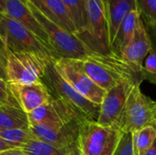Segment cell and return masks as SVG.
<instances>
[{
    "label": "cell",
    "instance_id": "obj_1",
    "mask_svg": "<svg viewBox=\"0 0 156 155\" xmlns=\"http://www.w3.org/2000/svg\"><path fill=\"white\" fill-rule=\"evenodd\" d=\"M78 67L104 90L122 82L142 84L141 70L137 69L119 55L93 53L80 59H74Z\"/></svg>",
    "mask_w": 156,
    "mask_h": 155
},
{
    "label": "cell",
    "instance_id": "obj_2",
    "mask_svg": "<svg viewBox=\"0 0 156 155\" xmlns=\"http://www.w3.org/2000/svg\"><path fill=\"white\" fill-rule=\"evenodd\" d=\"M26 2L48 35L49 47L56 55L57 58H61L68 59H80L96 53L92 51L75 34L66 31L44 16L31 3V1L26 0Z\"/></svg>",
    "mask_w": 156,
    "mask_h": 155
},
{
    "label": "cell",
    "instance_id": "obj_3",
    "mask_svg": "<svg viewBox=\"0 0 156 155\" xmlns=\"http://www.w3.org/2000/svg\"><path fill=\"white\" fill-rule=\"evenodd\" d=\"M0 44L6 52H33L57 58L51 48L27 27L7 16H0Z\"/></svg>",
    "mask_w": 156,
    "mask_h": 155
},
{
    "label": "cell",
    "instance_id": "obj_4",
    "mask_svg": "<svg viewBox=\"0 0 156 155\" xmlns=\"http://www.w3.org/2000/svg\"><path fill=\"white\" fill-rule=\"evenodd\" d=\"M52 59L55 58L33 52H6L7 81L14 84H32L41 81Z\"/></svg>",
    "mask_w": 156,
    "mask_h": 155
},
{
    "label": "cell",
    "instance_id": "obj_5",
    "mask_svg": "<svg viewBox=\"0 0 156 155\" xmlns=\"http://www.w3.org/2000/svg\"><path fill=\"white\" fill-rule=\"evenodd\" d=\"M85 10V27L76 36L92 51L100 54L110 53L108 24L103 0H86Z\"/></svg>",
    "mask_w": 156,
    "mask_h": 155
},
{
    "label": "cell",
    "instance_id": "obj_6",
    "mask_svg": "<svg viewBox=\"0 0 156 155\" xmlns=\"http://www.w3.org/2000/svg\"><path fill=\"white\" fill-rule=\"evenodd\" d=\"M43 79L45 84L60 100L66 102L80 116L97 122L100 105H97L75 90L55 69L53 59L48 63Z\"/></svg>",
    "mask_w": 156,
    "mask_h": 155
},
{
    "label": "cell",
    "instance_id": "obj_7",
    "mask_svg": "<svg viewBox=\"0 0 156 155\" xmlns=\"http://www.w3.org/2000/svg\"><path fill=\"white\" fill-rule=\"evenodd\" d=\"M141 84H133L129 91L122 132H134L151 126L156 118L155 101L141 90Z\"/></svg>",
    "mask_w": 156,
    "mask_h": 155
},
{
    "label": "cell",
    "instance_id": "obj_8",
    "mask_svg": "<svg viewBox=\"0 0 156 155\" xmlns=\"http://www.w3.org/2000/svg\"><path fill=\"white\" fill-rule=\"evenodd\" d=\"M133 84L122 82L106 91L100 105V112L97 122L107 128L122 131L124 124L125 108L128 94Z\"/></svg>",
    "mask_w": 156,
    "mask_h": 155
},
{
    "label": "cell",
    "instance_id": "obj_9",
    "mask_svg": "<svg viewBox=\"0 0 156 155\" xmlns=\"http://www.w3.org/2000/svg\"><path fill=\"white\" fill-rule=\"evenodd\" d=\"M53 66L56 71L80 95L97 105L101 104L106 90L92 81L78 67L74 59L55 58L53 59Z\"/></svg>",
    "mask_w": 156,
    "mask_h": 155
},
{
    "label": "cell",
    "instance_id": "obj_10",
    "mask_svg": "<svg viewBox=\"0 0 156 155\" xmlns=\"http://www.w3.org/2000/svg\"><path fill=\"white\" fill-rule=\"evenodd\" d=\"M118 132L103 127L95 121L84 119L80 122L74 149L78 155H101L112 137Z\"/></svg>",
    "mask_w": 156,
    "mask_h": 155
},
{
    "label": "cell",
    "instance_id": "obj_11",
    "mask_svg": "<svg viewBox=\"0 0 156 155\" xmlns=\"http://www.w3.org/2000/svg\"><path fill=\"white\" fill-rule=\"evenodd\" d=\"M73 120L69 122H46L29 126L36 139L49 143L58 149L70 150L76 143L80 122Z\"/></svg>",
    "mask_w": 156,
    "mask_h": 155
},
{
    "label": "cell",
    "instance_id": "obj_12",
    "mask_svg": "<svg viewBox=\"0 0 156 155\" xmlns=\"http://www.w3.org/2000/svg\"><path fill=\"white\" fill-rule=\"evenodd\" d=\"M29 126L46 122H69L86 118L78 114L59 98H53L44 105L27 113Z\"/></svg>",
    "mask_w": 156,
    "mask_h": 155
},
{
    "label": "cell",
    "instance_id": "obj_13",
    "mask_svg": "<svg viewBox=\"0 0 156 155\" xmlns=\"http://www.w3.org/2000/svg\"><path fill=\"white\" fill-rule=\"evenodd\" d=\"M9 87L16 103L27 114L52 99L49 89L42 80L32 84L9 83Z\"/></svg>",
    "mask_w": 156,
    "mask_h": 155
},
{
    "label": "cell",
    "instance_id": "obj_14",
    "mask_svg": "<svg viewBox=\"0 0 156 155\" xmlns=\"http://www.w3.org/2000/svg\"><path fill=\"white\" fill-rule=\"evenodd\" d=\"M5 16H7L20 23L37 36L43 43L49 47L48 35L33 15L26 0H6L5 5Z\"/></svg>",
    "mask_w": 156,
    "mask_h": 155
},
{
    "label": "cell",
    "instance_id": "obj_15",
    "mask_svg": "<svg viewBox=\"0 0 156 155\" xmlns=\"http://www.w3.org/2000/svg\"><path fill=\"white\" fill-rule=\"evenodd\" d=\"M151 49V40L147 29L141 18L133 40L122 51L120 57L126 62L142 71L144 61Z\"/></svg>",
    "mask_w": 156,
    "mask_h": 155
},
{
    "label": "cell",
    "instance_id": "obj_16",
    "mask_svg": "<svg viewBox=\"0 0 156 155\" xmlns=\"http://www.w3.org/2000/svg\"><path fill=\"white\" fill-rule=\"evenodd\" d=\"M48 19L71 34H77L71 13L62 0H29Z\"/></svg>",
    "mask_w": 156,
    "mask_h": 155
},
{
    "label": "cell",
    "instance_id": "obj_17",
    "mask_svg": "<svg viewBox=\"0 0 156 155\" xmlns=\"http://www.w3.org/2000/svg\"><path fill=\"white\" fill-rule=\"evenodd\" d=\"M110 49L122 18L132 10L137 9L136 0H104ZM138 10V9H137Z\"/></svg>",
    "mask_w": 156,
    "mask_h": 155
},
{
    "label": "cell",
    "instance_id": "obj_18",
    "mask_svg": "<svg viewBox=\"0 0 156 155\" xmlns=\"http://www.w3.org/2000/svg\"><path fill=\"white\" fill-rule=\"evenodd\" d=\"M141 20L140 12L137 9L130 11L122 20L113 43L111 47V52L121 55L122 51L133 40L135 30Z\"/></svg>",
    "mask_w": 156,
    "mask_h": 155
},
{
    "label": "cell",
    "instance_id": "obj_19",
    "mask_svg": "<svg viewBox=\"0 0 156 155\" xmlns=\"http://www.w3.org/2000/svg\"><path fill=\"white\" fill-rule=\"evenodd\" d=\"M1 129H29L27 114L16 104L0 103Z\"/></svg>",
    "mask_w": 156,
    "mask_h": 155
},
{
    "label": "cell",
    "instance_id": "obj_20",
    "mask_svg": "<svg viewBox=\"0 0 156 155\" xmlns=\"http://www.w3.org/2000/svg\"><path fill=\"white\" fill-rule=\"evenodd\" d=\"M156 140V130L153 126L132 132L133 151L134 155H145Z\"/></svg>",
    "mask_w": 156,
    "mask_h": 155
},
{
    "label": "cell",
    "instance_id": "obj_21",
    "mask_svg": "<svg viewBox=\"0 0 156 155\" xmlns=\"http://www.w3.org/2000/svg\"><path fill=\"white\" fill-rule=\"evenodd\" d=\"M29 155H69L70 150L58 149L49 143L37 139H32L20 147Z\"/></svg>",
    "mask_w": 156,
    "mask_h": 155
},
{
    "label": "cell",
    "instance_id": "obj_22",
    "mask_svg": "<svg viewBox=\"0 0 156 155\" xmlns=\"http://www.w3.org/2000/svg\"><path fill=\"white\" fill-rule=\"evenodd\" d=\"M0 138L14 148H20L35 136L29 129H2Z\"/></svg>",
    "mask_w": 156,
    "mask_h": 155
},
{
    "label": "cell",
    "instance_id": "obj_23",
    "mask_svg": "<svg viewBox=\"0 0 156 155\" xmlns=\"http://www.w3.org/2000/svg\"><path fill=\"white\" fill-rule=\"evenodd\" d=\"M66 5L69 7L74 24L77 28V34H80L83 31L85 27V21H86V10H85V4L86 0H62Z\"/></svg>",
    "mask_w": 156,
    "mask_h": 155
},
{
    "label": "cell",
    "instance_id": "obj_24",
    "mask_svg": "<svg viewBox=\"0 0 156 155\" xmlns=\"http://www.w3.org/2000/svg\"><path fill=\"white\" fill-rule=\"evenodd\" d=\"M136 5L144 23L156 24V0H136Z\"/></svg>",
    "mask_w": 156,
    "mask_h": 155
},
{
    "label": "cell",
    "instance_id": "obj_25",
    "mask_svg": "<svg viewBox=\"0 0 156 155\" xmlns=\"http://www.w3.org/2000/svg\"><path fill=\"white\" fill-rule=\"evenodd\" d=\"M141 73L143 80H148L156 85V52L153 48L144 61Z\"/></svg>",
    "mask_w": 156,
    "mask_h": 155
},
{
    "label": "cell",
    "instance_id": "obj_26",
    "mask_svg": "<svg viewBox=\"0 0 156 155\" xmlns=\"http://www.w3.org/2000/svg\"><path fill=\"white\" fill-rule=\"evenodd\" d=\"M112 155H134L133 151L132 132H120Z\"/></svg>",
    "mask_w": 156,
    "mask_h": 155
},
{
    "label": "cell",
    "instance_id": "obj_27",
    "mask_svg": "<svg viewBox=\"0 0 156 155\" xmlns=\"http://www.w3.org/2000/svg\"><path fill=\"white\" fill-rule=\"evenodd\" d=\"M0 103L18 105L12 95V92L9 87V82L2 79L1 78H0Z\"/></svg>",
    "mask_w": 156,
    "mask_h": 155
},
{
    "label": "cell",
    "instance_id": "obj_28",
    "mask_svg": "<svg viewBox=\"0 0 156 155\" xmlns=\"http://www.w3.org/2000/svg\"><path fill=\"white\" fill-rule=\"evenodd\" d=\"M119 133H120V132H116V133L112 137V139L110 140V142H109V143H108L106 149L104 150V152L101 153V155H112L113 150H114V148H115V145H116V143H117V140H118ZM69 155H78L77 154V153H76V151H75V149H74V146L70 149V151H69Z\"/></svg>",
    "mask_w": 156,
    "mask_h": 155
},
{
    "label": "cell",
    "instance_id": "obj_29",
    "mask_svg": "<svg viewBox=\"0 0 156 155\" xmlns=\"http://www.w3.org/2000/svg\"><path fill=\"white\" fill-rule=\"evenodd\" d=\"M144 24L147 29V32L151 40L152 48L156 52V24H150V23H144Z\"/></svg>",
    "mask_w": 156,
    "mask_h": 155
},
{
    "label": "cell",
    "instance_id": "obj_30",
    "mask_svg": "<svg viewBox=\"0 0 156 155\" xmlns=\"http://www.w3.org/2000/svg\"><path fill=\"white\" fill-rule=\"evenodd\" d=\"M5 66H6V56L0 55V78L7 81Z\"/></svg>",
    "mask_w": 156,
    "mask_h": 155
},
{
    "label": "cell",
    "instance_id": "obj_31",
    "mask_svg": "<svg viewBox=\"0 0 156 155\" xmlns=\"http://www.w3.org/2000/svg\"><path fill=\"white\" fill-rule=\"evenodd\" d=\"M0 155H29L27 153H25L23 150L20 148H14V149H9L6 151L0 152Z\"/></svg>",
    "mask_w": 156,
    "mask_h": 155
},
{
    "label": "cell",
    "instance_id": "obj_32",
    "mask_svg": "<svg viewBox=\"0 0 156 155\" xmlns=\"http://www.w3.org/2000/svg\"><path fill=\"white\" fill-rule=\"evenodd\" d=\"M9 149H14V147L8 143H6L5 142H4L1 138H0V152H3V151H6V150H9Z\"/></svg>",
    "mask_w": 156,
    "mask_h": 155
},
{
    "label": "cell",
    "instance_id": "obj_33",
    "mask_svg": "<svg viewBox=\"0 0 156 155\" xmlns=\"http://www.w3.org/2000/svg\"><path fill=\"white\" fill-rule=\"evenodd\" d=\"M145 155H156V140L154 141L153 146L151 147V149L146 153Z\"/></svg>",
    "mask_w": 156,
    "mask_h": 155
},
{
    "label": "cell",
    "instance_id": "obj_34",
    "mask_svg": "<svg viewBox=\"0 0 156 155\" xmlns=\"http://www.w3.org/2000/svg\"><path fill=\"white\" fill-rule=\"evenodd\" d=\"M6 0H0V16L5 15V5Z\"/></svg>",
    "mask_w": 156,
    "mask_h": 155
},
{
    "label": "cell",
    "instance_id": "obj_35",
    "mask_svg": "<svg viewBox=\"0 0 156 155\" xmlns=\"http://www.w3.org/2000/svg\"><path fill=\"white\" fill-rule=\"evenodd\" d=\"M0 55H3V56H6V53L5 51V49L3 48V47L0 45Z\"/></svg>",
    "mask_w": 156,
    "mask_h": 155
},
{
    "label": "cell",
    "instance_id": "obj_36",
    "mask_svg": "<svg viewBox=\"0 0 156 155\" xmlns=\"http://www.w3.org/2000/svg\"><path fill=\"white\" fill-rule=\"evenodd\" d=\"M151 126H153V127H154V128L156 130V119L154 121V122H153V123H152V125H151Z\"/></svg>",
    "mask_w": 156,
    "mask_h": 155
},
{
    "label": "cell",
    "instance_id": "obj_37",
    "mask_svg": "<svg viewBox=\"0 0 156 155\" xmlns=\"http://www.w3.org/2000/svg\"><path fill=\"white\" fill-rule=\"evenodd\" d=\"M1 130H2V129H1V128H0V132H1Z\"/></svg>",
    "mask_w": 156,
    "mask_h": 155
},
{
    "label": "cell",
    "instance_id": "obj_38",
    "mask_svg": "<svg viewBox=\"0 0 156 155\" xmlns=\"http://www.w3.org/2000/svg\"><path fill=\"white\" fill-rule=\"evenodd\" d=\"M155 106H156V101H155ZM155 119H156V118H155Z\"/></svg>",
    "mask_w": 156,
    "mask_h": 155
},
{
    "label": "cell",
    "instance_id": "obj_39",
    "mask_svg": "<svg viewBox=\"0 0 156 155\" xmlns=\"http://www.w3.org/2000/svg\"><path fill=\"white\" fill-rule=\"evenodd\" d=\"M103 1H104V0H103Z\"/></svg>",
    "mask_w": 156,
    "mask_h": 155
}]
</instances>
